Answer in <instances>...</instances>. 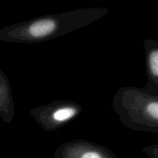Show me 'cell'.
<instances>
[{
	"label": "cell",
	"mask_w": 158,
	"mask_h": 158,
	"mask_svg": "<svg viewBox=\"0 0 158 158\" xmlns=\"http://www.w3.org/2000/svg\"><path fill=\"white\" fill-rule=\"evenodd\" d=\"M57 22L58 21L56 19L51 18H44L35 20L27 26L26 37L32 39H42L51 36L57 29Z\"/></svg>",
	"instance_id": "obj_1"
},
{
	"label": "cell",
	"mask_w": 158,
	"mask_h": 158,
	"mask_svg": "<svg viewBox=\"0 0 158 158\" xmlns=\"http://www.w3.org/2000/svg\"><path fill=\"white\" fill-rule=\"evenodd\" d=\"M78 114V109L71 106H61L53 110L50 115L51 122L55 125H61L72 119Z\"/></svg>",
	"instance_id": "obj_2"
},
{
	"label": "cell",
	"mask_w": 158,
	"mask_h": 158,
	"mask_svg": "<svg viewBox=\"0 0 158 158\" xmlns=\"http://www.w3.org/2000/svg\"><path fill=\"white\" fill-rule=\"evenodd\" d=\"M147 65L149 69V74L151 77L156 81L158 76V50L156 47H153L148 52Z\"/></svg>",
	"instance_id": "obj_3"
},
{
	"label": "cell",
	"mask_w": 158,
	"mask_h": 158,
	"mask_svg": "<svg viewBox=\"0 0 158 158\" xmlns=\"http://www.w3.org/2000/svg\"><path fill=\"white\" fill-rule=\"evenodd\" d=\"M80 158H103L102 155L95 150H87Z\"/></svg>",
	"instance_id": "obj_4"
}]
</instances>
